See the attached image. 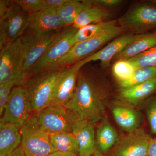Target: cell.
Wrapping results in <instances>:
<instances>
[{"label":"cell","mask_w":156,"mask_h":156,"mask_svg":"<svg viewBox=\"0 0 156 156\" xmlns=\"http://www.w3.org/2000/svg\"><path fill=\"white\" fill-rule=\"evenodd\" d=\"M107 96L96 68L86 64L78 73L73 96L65 107L79 120L95 123L103 118Z\"/></svg>","instance_id":"1"},{"label":"cell","mask_w":156,"mask_h":156,"mask_svg":"<svg viewBox=\"0 0 156 156\" xmlns=\"http://www.w3.org/2000/svg\"><path fill=\"white\" fill-rule=\"evenodd\" d=\"M79 120L65 107L50 104L41 111L33 113L26 123L50 135L72 132L73 124Z\"/></svg>","instance_id":"2"},{"label":"cell","mask_w":156,"mask_h":156,"mask_svg":"<svg viewBox=\"0 0 156 156\" xmlns=\"http://www.w3.org/2000/svg\"><path fill=\"white\" fill-rule=\"evenodd\" d=\"M28 25L29 14L14 1H0V49L20 38Z\"/></svg>","instance_id":"3"},{"label":"cell","mask_w":156,"mask_h":156,"mask_svg":"<svg viewBox=\"0 0 156 156\" xmlns=\"http://www.w3.org/2000/svg\"><path fill=\"white\" fill-rule=\"evenodd\" d=\"M0 84L13 83L21 86L24 80L25 49L20 38L0 49Z\"/></svg>","instance_id":"4"},{"label":"cell","mask_w":156,"mask_h":156,"mask_svg":"<svg viewBox=\"0 0 156 156\" xmlns=\"http://www.w3.org/2000/svg\"><path fill=\"white\" fill-rule=\"evenodd\" d=\"M123 31L122 29L117 26L100 36L75 44L64 56L44 72L65 69L82 61L97 52L107 43L121 35Z\"/></svg>","instance_id":"5"},{"label":"cell","mask_w":156,"mask_h":156,"mask_svg":"<svg viewBox=\"0 0 156 156\" xmlns=\"http://www.w3.org/2000/svg\"><path fill=\"white\" fill-rule=\"evenodd\" d=\"M64 69L41 73L23 83L21 86L28 92L33 113L41 111L51 103L54 88Z\"/></svg>","instance_id":"6"},{"label":"cell","mask_w":156,"mask_h":156,"mask_svg":"<svg viewBox=\"0 0 156 156\" xmlns=\"http://www.w3.org/2000/svg\"><path fill=\"white\" fill-rule=\"evenodd\" d=\"M64 29L48 32L39 31L29 27L27 29L20 37L25 49L23 82L28 72L46 53Z\"/></svg>","instance_id":"7"},{"label":"cell","mask_w":156,"mask_h":156,"mask_svg":"<svg viewBox=\"0 0 156 156\" xmlns=\"http://www.w3.org/2000/svg\"><path fill=\"white\" fill-rule=\"evenodd\" d=\"M33 113L27 90L22 86H15L1 116L0 123H9L20 128Z\"/></svg>","instance_id":"8"},{"label":"cell","mask_w":156,"mask_h":156,"mask_svg":"<svg viewBox=\"0 0 156 156\" xmlns=\"http://www.w3.org/2000/svg\"><path fill=\"white\" fill-rule=\"evenodd\" d=\"M78 30L72 26L65 27L50 48L27 73L25 80L44 72L64 56L75 44L74 37Z\"/></svg>","instance_id":"9"},{"label":"cell","mask_w":156,"mask_h":156,"mask_svg":"<svg viewBox=\"0 0 156 156\" xmlns=\"http://www.w3.org/2000/svg\"><path fill=\"white\" fill-rule=\"evenodd\" d=\"M21 147L26 156H48L56 151L50 142V135L26 123L20 128Z\"/></svg>","instance_id":"10"},{"label":"cell","mask_w":156,"mask_h":156,"mask_svg":"<svg viewBox=\"0 0 156 156\" xmlns=\"http://www.w3.org/2000/svg\"><path fill=\"white\" fill-rule=\"evenodd\" d=\"M123 30L140 33L156 27V7L139 5L131 8L118 21Z\"/></svg>","instance_id":"11"},{"label":"cell","mask_w":156,"mask_h":156,"mask_svg":"<svg viewBox=\"0 0 156 156\" xmlns=\"http://www.w3.org/2000/svg\"><path fill=\"white\" fill-rule=\"evenodd\" d=\"M151 139L143 129L138 128L119 139L108 156H148Z\"/></svg>","instance_id":"12"},{"label":"cell","mask_w":156,"mask_h":156,"mask_svg":"<svg viewBox=\"0 0 156 156\" xmlns=\"http://www.w3.org/2000/svg\"><path fill=\"white\" fill-rule=\"evenodd\" d=\"M84 65L82 60L65 69L56 83L51 104L65 106L71 99L75 92L78 73Z\"/></svg>","instance_id":"13"},{"label":"cell","mask_w":156,"mask_h":156,"mask_svg":"<svg viewBox=\"0 0 156 156\" xmlns=\"http://www.w3.org/2000/svg\"><path fill=\"white\" fill-rule=\"evenodd\" d=\"M144 34L127 33L121 35L111 41L104 48L83 60L84 65L92 61H100L103 64L109 63L125 48Z\"/></svg>","instance_id":"14"},{"label":"cell","mask_w":156,"mask_h":156,"mask_svg":"<svg viewBox=\"0 0 156 156\" xmlns=\"http://www.w3.org/2000/svg\"><path fill=\"white\" fill-rule=\"evenodd\" d=\"M94 124L88 120H79L74 123L72 132L76 139L79 156H92L96 151Z\"/></svg>","instance_id":"15"},{"label":"cell","mask_w":156,"mask_h":156,"mask_svg":"<svg viewBox=\"0 0 156 156\" xmlns=\"http://www.w3.org/2000/svg\"><path fill=\"white\" fill-rule=\"evenodd\" d=\"M66 27L57 9L45 8L29 14V28L41 32L59 30Z\"/></svg>","instance_id":"16"},{"label":"cell","mask_w":156,"mask_h":156,"mask_svg":"<svg viewBox=\"0 0 156 156\" xmlns=\"http://www.w3.org/2000/svg\"><path fill=\"white\" fill-rule=\"evenodd\" d=\"M112 112L117 125L128 133L140 128V115L133 108L118 104L113 106Z\"/></svg>","instance_id":"17"},{"label":"cell","mask_w":156,"mask_h":156,"mask_svg":"<svg viewBox=\"0 0 156 156\" xmlns=\"http://www.w3.org/2000/svg\"><path fill=\"white\" fill-rule=\"evenodd\" d=\"M20 128L9 124L0 123V156H11L21 144Z\"/></svg>","instance_id":"18"},{"label":"cell","mask_w":156,"mask_h":156,"mask_svg":"<svg viewBox=\"0 0 156 156\" xmlns=\"http://www.w3.org/2000/svg\"><path fill=\"white\" fill-rule=\"evenodd\" d=\"M119 139L118 132L107 118H102L95 131L96 149L105 153L114 147Z\"/></svg>","instance_id":"19"},{"label":"cell","mask_w":156,"mask_h":156,"mask_svg":"<svg viewBox=\"0 0 156 156\" xmlns=\"http://www.w3.org/2000/svg\"><path fill=\"white\" fill-rule=\"evenodd\" d=\"M89 4L81 11L72 25L77 29L86 26L107 21L110 17L108 11L89 1Z\"/></svg>","instance_id":"20"},{"label":"cell","mask_w":156,"mask_h":156,"mask_svg":"<svg viewBox=\"0 0 156 156\" xmlns=\"http://www.w3.org/2000/svg\"><path fill=\"white\" fill-rule=\"evenodd\" d=\"M156 91V78L143 83L123 89L121 97L128 103L136 105Z\"/></svg>","instance_id":"21"},{"label":"cell","mask_w":156,"mask_h":156,"mask_svg":"<svg viewBox=\"0 0 156 156\" xmlns=\"http://www.w3.org/2000/svg\"><path fill=\"white\" fill-rule=\"evenodd\" d=\"M156 46V34H144L132 42L115 58L118 60L128 59L137 56Z\"/></svg>","instance_id":"22"},{"label":"cell","mask_w":156,"mask_h":156,"mask_svg":"<svg viewBox=\"0 0 156 156\" xmlns=\"http://www.w3.org/2000/svg\"><path fill=\"white\" fill-rule=\"evenodd\" d=\"M116 20H108L79 29L74 37L75 44L102 35L117 27Z\"/></svg>","instance_id":"23"},{"label":"cell","mask_w":156,"mask_h":156,"mask_svg":"<svg viewBox=\"0 0 156 156\" xmlns=\"http://www.w3.org/2000/svg\"><path fill=\"white\" fill-rule=\"evenodd\" d=\"M89 1L68 0L57 9L59 17L66 27L72 26L78 15L89 4Z\"/></svg>","instance_id":"24"},{"label":"cell","mask_w":156,"mask_h":156,"mask_svg":"<svg viewBox=\"0 0 156 156\" xmlns=\"http://www.w3.org/2000/svg\"><path fill=\"white\" fill-rule=\"evenodd\" d=\"M50 140L56 151L78 154V142L72 132H60L50 134Z\"/></svg>","instance_id":"25"},{"label":"cell","mask_w":156,"mask_h":156,"mask_svg":"<svg viewBox=\"0 0 156 156\" xmlns=\"http://www.w3.org/2000/svg\"><path fill=\"white\" fill-rule=\"evenodd\" d=\"M156 78V67H142L136 69L131 77L120 83L122 89L143 83Z\"/></svg>","instance_id":"26"},{"label":"cell","mask_w":156,"mask_h":156,"mask_svg":"<svg viewBox=\"0 0 156 156\" xmlns=\"http://www.w3.org/2000/svg\"><path fill=\"white\" fill-rule=\"evenodd\" d=\"M127 60L135 69L142 67H156V46Z\"/></svg>","instance_id":"27"},{"label":"cell","mask_w":156,"mask_h":156,"mask_svg":"<svg viewBox=\"0 0 156 156\" xmlns=\"http://www.w3.org/2000/svg\"><path fill=\"white\" fill-rule=\"evenodd\" d=\"M135 70V68L127 59L117 60L112 67L114 76L119 83L129 79Z\"/></svg>","instance_id":"28"},{"label":"cell","mask_w":156,"mask_h":156,"mask_svg":"<svg viewBox=\"0 0 156 156\" xmlns=\"http://www.w3.org/2000/svg\"><path fill=\"white\" fill-rule=\"evenodd\" d=\"M14 2L27 14L36 12L44 9V0H15Z\"/></svg>","instance_id":"29"},{"label":"cell","mask_w":156,"mask_h":156,"mask_svg":"<svg viewBox=\"0 0 156 156\" xmlns=\"http://www.w3.org/2000/svg\"><path fill=\"white\" fill-rule=\"evenodd\" d=\"M15 86L13 83L0 84V115L2 116L10 98L12 88Z\"/></svg>","instance_id":"30"},{"label":"cell","mask_w":156,"mask_h":156,"mask_svg":"<svg viewBox=\"0 0 156 156\" xmlns=\"http://www.w3.org/2000/svg\"><path fill=\"white\" fill-rule=\"evenodd\" d=\"M147 118L151 131L156 135V98L153 100L149 105Z\"/></svg>","instance_id":"31"},{"label":"cell","mask_w":156,"mask_h":156,"mask_svg":"<svg viewBox=\"0 0 156 156\" xmlns=\"http://www.w3.org/2000/svg\"><path fill=\"white\" fill-rule=\"evenodd\" d=\"M92 2L103 8H112L119 5L123 1L121 0H95Z\"/></svg>","instance_id":"32"},{"label":"cell","mask_w":156,"mask_h":156,"mask_svg":"<svg viewBox=\"0 0 156 156\" xmlns=\"http://www.w3.org/2000/svg\"><path fill=\"white\" fill-rule=\"evenodd\" d=\"M67 1L68 0H44V9L51 8L57 9Z\"/></svg>","instance_id":"33"},{"label":"cell","mask_w":156,"mask_h":156,"mask_svg":"<svg viewBox=\"0 0 156 156\" xmlns=\"http://www.w3.org/2000/svg\"><path fill=\"white\" fill-rule=\"evenodd\" d=\"M148 156H156V138H151L149 146Z\"/></svg>","instance_id":"34"},{"label":"cell","mask_w":156,"mask_h":156,"mask_svg":"<svg viewBox=\"0 0 156 156\" xmlns=\"http://www.w3.org/2000/svg\"><path fill=\"white\" fill-rule=\"evenodd\" d=\"M48 156H79L77 154L69 152H62L56 151Z\"/></svg>","instance_id":"35"},{"label":"cell","mask_w":156,"mask_h":156,"mask_svg":"<svg viewBox=\"0 0 156 156\" xmlns=\"http://www.w3.org/2000/svg\"><path fill=\"white\" fill-rule=\"evenodd\" d=\"M11 156H26L21 146H20L19 147L14 151V152L12 154Z\"/></svg>","instance_id":"36"},{"label":"cell","mask_w":156,"mask_h":156,"mask_svg":"<svg viewBox=\"0 0 156 156\" xmlns=\"http://www.w3.org/2000/svg\"><path fill=\"white\" fill-rule=\"evenodd\" d=\"M92 156H106L104 154H103L101 153L100 151H99L98 150H97V149L95 151V153H94L93 155Z\"/></svg>","instance_id":"37"},{"label":"cell","mask_w":156,"mask_h":156,"mask_svg":"<svg viewBox=\"0 0 156 156\" xmlns=\"http://www.w3.org/2000/svg\"><path fill=\"white\" fill-rule=\"evenodd\" d=\"M152 2L154 3V4L156 5V0H154V1H152Z\"/></svg>","instance_id":"38"},{"label":"cell","mask_w":156,"mask_h":156,"mask_svg":"<svg viewBox=\"0 0 156 156\" xmlns=\"http://www.w3.org/2000/svg\"><path fill=\"white\" fill-rule=\"evenodd\" d=\"M154 33H155L156 34V31L155 32H154Z\"/></svg>","instance_id":"39"}]
</instances>
